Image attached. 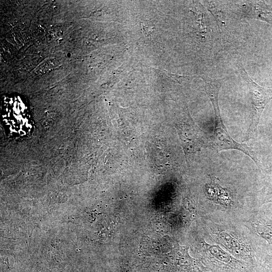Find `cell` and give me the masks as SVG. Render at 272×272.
I'll return each mask as SVG.
<instances>
[{"mask_svg":"<svg viewBox=\"0 0 272 272\" xmlns=\"http://www.w3.org/2000/svg\"><path fill=\"white\" fill-rule=\"evenodd\" d=\"M237 67L240 77L247 86L251 104V122L246 137V139L249 140L257 129L265 107L272 99V89L262 87L256 83L240 62L238 63Z\"/></svg>","mask_w":272,"mask_h":272,"instance_id":"obj_1","label":"cell"},{"mask_svg":"<svg viewBox=\"0 0 272 272\" xmlns=\"http://www.w3.org/2000/svg\"><path fill=\"white\" fill-rule=\"evenodd\" d=\"M215 125L213 133L209 140V145L217 152L229 149H236L249 156L259 167L260 162L255 153L246 144L235 141L229 135L221 116L219 107L214 108Z\"/></svg>","mask_w":272,"mask_h":272,"instance_id":"obj_2","label":"cell"},{"mask_svg":"<svg viewBox=\"0 0 272 272\" xmlns=\"http://www.w3.org/2000/svg\"><path fill=\"white\" fill-rule=\"evenodd\" d=\"M237 5V10L243 17L259 20L272 25V7L264 1H244Z\"/></svg>","mask_w":272,"mask_h":272,"instance_id":"obj_3","label":"cell"},{"mask_svg":"<svg viewBox=\"0 0 272 272\" xmlns=\"http://www.w3.org/2000/svg\"><path fill=\"white\" fill-rule=\"evenodd\" d=\"M218 181L216 177H211V183L206 187L207 195L210 199L228 206L231 201L230 194L229 190L222 187Z\"/></svg>","mask_w":272,"mask_h":272,"instance_id":"obj_4","label":"cell"},{"mask_svg":"<svg viewBox=\"0 0 272 272\" xmlns=\"http://www.w3.org/2000/svg\"><path fill=\"white\" fill-rule=\"evenodd\" d=\"M262 203L272 202V170L269 174L265 186L261 190Z\"/></svg>","mask_w":272,"mask_h":272,"instance_id":"obj_5","label":"cell"},{"mask_svg":"<svg viewBox=\"0 0 272 272\" xmlns=\"http://www.w3.org/2000/svg\"><path fill=\"white\" fill-rule=\"evenodd\" d=\"M142 30L145 35L151 33L154 28V25L148 20H143L141 22Z\"/></svg>","mask_w":272,"mask_h":272,"instance_id":"obj_6","label":"cell"},{"mask_svg":"<svg viewBox=\"0 0 272 272\" xmlns=\"http://www.w3.org/2000/svg\"><path fill=\"white\" fill-rule=\"evenodd\" d=\"M126 272H134V271H133L132 270H127V271Z\"/></svg>","mask_w":272,"mask_h":272,"instance_id":"obj_7","label":"cell"}]
</instances>
